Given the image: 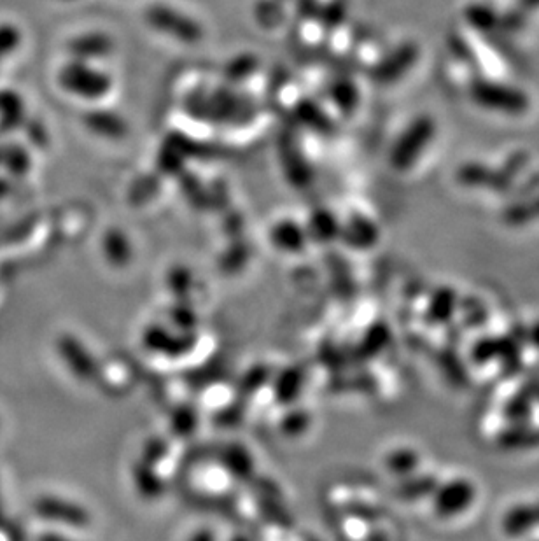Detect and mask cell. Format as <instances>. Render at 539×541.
Instances as JSON below:
<instances>
[{"label":"cell","mask_w":539,"mask_h":541,"mask_svg":"<svg viewBox=\"0 0 539 541\" xmlns=\"http://www.w3.org/2000/svg\"><path fill=\"white\" fill-rule=\"evenodd\" d=\"M476 499V487L468 478H452L436 485L433 492V510L441 519H454L468 512Z\"/></svg>","instance_id":"6da1fadb"},{"label":"cell","mask_w":539,"mask_h":541,"mask_svg":"<svg viewBox=\"0 0 539 541\" xmlns=\"http://www.w3.org/2000/svg\"><path fill=\"white\" fill-rule=\"evenodd\" d=\"M63 85L70 92L77 93L84 99H100L111 88V81L100 71L81 64L69 65V69L63 72Z\"/></svg>","instance_id":"7a4b0ae2"},{"label":"cell","mask_w":539,"mask_h":541,"mask_svg":"<svg viewBox=\"0 0 539 541\" xmlns=\"http://www.w3.org/2000/svg\"><path fill=\"white\" fill-rule=\"evenodd\" d=\"M147 18L156 29H160L161 32L170 34V36L179 37L181 41H186V43H193V41L200 39L198 25L191 22L188 16L175 13L174 9L160 8L158 6V8L149 11Z\"/></svg>","instance_id":"3957f363"},{"label":"cell","mask_w":539,"mask_h":541,"mask_svg":"<svg viewBox=\"0 0 539 541\" xmlns=\"http://www.w3.org/2000/svg\"><path fill=\"white\" fill-rule=\"evenodd\" d=\"M538 526V508L532 503H518V505L511 506L501 520L503 533L508 534L511 538H520V536L532 533L534 527Z\"/></svg>","instance_id":"277c9868"},{"label":"cell","mask_w":539,"mask_h":541,"mask_svg":"<svg viewBox=\"0 0 539 541\" xmlns=\"http://www.w3.org/2000/svg\"><path fill=\"white\" fill-rule=\"evenodd\" d=\"M455 309H457V295L454 289H440L429 302L427 319L434 324L447 323L450 317L454 316Z\"/></svg>","instance_id":"5b68a950"},{"label":"cell","mask_w":539,"mask_h":541,"mask_svg":"<svg viewBox=\"0 0 539 541\" xmlns=\"http://www.w3.org/2000/svg\"><path fill=\"white\" fill-rule=\"evenodd\" d=\"M499 443L504 449L520 450L532 449L539 445V429H532L524 424H515L513 428L506 429L499 436Z\"/></svg>","instance_id":"8992f818"},{"label":"cell","mask_w":539,"mask_h":541,"mask_svg":"<svg viewBox=\"0 0 539 541\" xmlns=\"http://www.w3.org/2000/svg\"><path fill=\"white\" fill-rule=\"evenodd\" d=\"M427 135H429V125H427V121H419V123L412 128L410 135H406V137H410V139L399 142L398 151H396V163H398L399 167L415 158L413 146H415V144H420V142L424 144V142L427 141Z\"/></svg>","instance_id":"52a82bcc"},{"label":"cell","mask_w":539,"mask_h":541,"mask_svg":"<svg viewBox=\"0 0 539 541\" xmlns=\"http://www.w3.org/2000/svg\"><path fill=\"white\" fill-rule=\"evenodd\" d=\"M417 466H419V456L412 449L396 450L389 457V468L398 475H412Z\"/></svg>","instance_id":"ba28073f"},{"label":"cell","mask_w":539,"mask_h":541,"mask_svg":"<svg viewBox=\"0 0 539 541\" xmlns=\"http://www.w3.org/2000/svg\"><path fill=\"white\" fill-rule=\"evenodd\" d=\"M532 398L525 396V394L518 393L517 396H513L508 405L504 408V414L515 424H524L529 419V415L532 412Z\"/></svg>","instance_id":"9c48e42d"},{"label":"cell","mask_w":539,"mask_h":541,"mask_svg":"<svg viewBox=\"0 0 539 541\" xmlns=\"http://www.w3.org/2000/svg\"><path fill=\"white\" fill-rule=\"evenodd\" d=\"M499 352H501V340L499 338H482L473 347V359H475V363L485 365L492 359L499 358Z\"/></svg>","instance_id":"30bf717a"},{"label":"cell","mask_w":539,"mask_h":541,"mask_svg":"<svg viewBox=\"0 0 539 541\" xmlns=\"http://www.w3.org/2000/svg\"><path fill=\"white\" fill-rule=\"evenodd\" d=\"M77 50L86 51V57H100L111 50V43L104 36H86L77 43Z\"/></svg>","instance_id":"8fae6325"},{"label":"cell","mask_w":539,"mask_h":541,"mask_svg":"<svg viewBox=\"0 0 539 541\" xmlns=\"http://www.w3.org/2000/svg\"><path fill=\"white\" fill-rule=\"evenodd\" d=\"M438 482L433 477H417L406 482L405 487H412V489H405V498H424L433 494Z\"/></svg>","instance_id":"7c38bea8"},{"label":"cell","mask_w":539,"mask_h":541,"mask_svg":"<svg viewBox=\"0 0 539 541\" xmlns=\"http://www.w3.org/2000/svg\"><path fill=\"white\" fill-rule=\"evenodd\" d=\"M91 121L104 123V125H91V128L98 134L119 135L125 132L123 121H119L116 116H111V114H97Z\"/></svg>","instance_id":"4fadbf2b"},{"label":"cell","mask_w":539,"mask_h":541,"mask_svg":"<svg viewBox=\"0 0 539 541\" xmlns=\"http://www.w3.org/2000/svg\"><path fill=\"white\" fill-rule=\"evenodd\" d=\"M525 338H527L531 344H534L536 349H539V321L536 324H532V328L527 330V337Z\"/></svg>","instance_id":"5bb4252c"},{"label":"cell","mask_w":539,"mask_h":541,"mask_svg":"<svg viewBox=\"0 0 539 541\" xmlns=\"http://www.w3.org/2000/svg\"><path fill=\"white\" fill-rule=\"evenodd\" d=\"M536 508H538V517H539V503L536 505Z\"/></svg>","instance_id":"9a60e30c"},{"label":"cell","mask_w":539,"mask_h":541,"mask_svg":"<svg viewBox=\"0 0 539 541\" xmlns=\"http://www.w3.org/2000/svg\"><path fill=\"white\" fill-rule=\"evenodd\" d=\"M538 400H539V394H538Z\"/></svg>","instance_id":"2e32d148"},{"label":"cell","mask_w":539,"mask_h":541,"mask_svg":"<svg viewBox=\"0 0 539 541\" xmlns=\"http://www.w3.org/2000/svg\"><path fill=\"white\" fill-rule=\"evenodd\" d=\"M539 541V540H538Z\"/></svg>","instance_id":"e0dca14e"}]
</instances>
